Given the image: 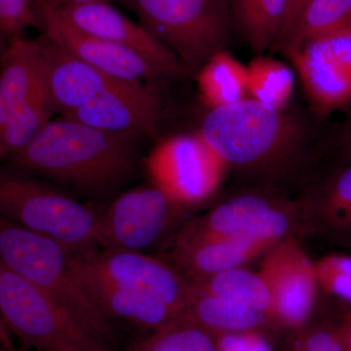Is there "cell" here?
I'll return each mask as SVG.
<instances>
[{
  "instance_id": "1",
  "label": "cell",
  "mask_w": 351,
  "mask_h": 351,
  "mask_svg": "<svg viewBox=\"0 0 351 351\" xmlns=\"http://www.w3.org/2000/svg\"><path fill=\"white\" fill-rule=\"evenodd\" d=\"M140 138L62 117L48 122L9 161L69 191L97 197L112 193L136 174Z\"/></svg>"
},
{
  "instance_id": "2",
  "label": "cell",
  "mask_w": 351,
  "mask_h": 351,
  "mask_svg": "<svg viewBox=\"0 0 351 351\" xmlns=\"http://www.w3.org/2000/svg\"><path fill=\"white\" fill-rule=\"evenodd\" d=\"M0 263L40 288L101 341L112 336L110 318L88 292L73 255L61 245L1 217Z\"/></svg>"
},
{
  "instance_id": "3",
  "label": "cell",
  "mask_w": 351,
  "mask_h": 351,
  "mask_svg": "<svg viewBox=\"0 0 351 351\" xmlns=\"http://www.w3.org/2000/svg\"><path fill=\"white\" fill-rule=\"evenodd\" d=\"M2 218L56 242L76 258L103 250L99 217L63 191L25 177L0 178Z\"/></svg>"
},
{
  "instance_id": "4",
  "label": "cell",
  "mask_w": 351,
  "mask_h": 351,
  "mask_svg": "<svg viewBox=\"0 0 351 351\" xmlns=\"http://www.w3.org/2000/svg\"><path fill=\"white\" fill-rule=\"evenodd\" d=\"M141 25L174 53L186 73H197L225 49L232 19L230 0H126Z\"/></svg>"
},
{
  "instance_id": "5",
  "label": "cell",
  "mask_w": 351,
  "mask_h": 351,
  "mask_svg": "<svg viewBox=\"0 0 351 351\" xmlns=\"http://www.w3.org/2000/svg\"><path fill=\"white\" fill-rule=\"evenodd\" d=\"M0 69V156L10 160L50 121L54 108L36 39L11 41Z\"/></svg>"
},
{
  "instance_id": "6",
  "label": "cell",
  "mask_w": 351,
  "mask_h": 351,
  "mask_svg": "<svg viewBox=\"0 0 351 351\" xmlns=\"http://www.w3.org/2000/svg\"><path fill=\"white\" fill-rule=\"evenodd\" d=\"M198 133L226 166L267 162L294 137L292 124L282 110L251 98L212 108Z\"/></svg>"
},
{
  "instance_id": "7",
  "label": "cell",
  "mask_w": 351,
  "mask_h": 351,
  "mask_svg": "<svg viewBox=\"0 0 351 351\" xmlns=\"http://www.w3.org/2000/svg\"><path fill=\"white\" fill-rule=\"evenodd\" d=\"M2 322L38 351L71 346H103V341L71 311L31 281L0 263Z\"/></svg>"
},
{
  "instance_id": "8",
  "label": "cell",
  "mask_w": 351,
  "mask_h": 351,
  "mask_svg": "<svg viewBox=\"0 0 351 351\" xmlns=\"http://www.w3.org/2000/svg\"><path fill=\"white\" fill-rule=\"evenodd\" d=\"M152 184L182 206L199 204L218 191L226 168L199 133L164 138L145 159Z\"/></svg>"
},
{
  "instance_id": "9",
  "label": "cell",
  "mask_w": 351,
  "mask_h": 351,
  "mask_svg": "<svg viewBox=\"0 0 351 351\" xmlns=\"http://www.w3.org/2000/svg\"><path fill=\"white\" fill-rule=\"evenodd\" d=\"M182 208L152 182L129 189L98 214L103 249L154 255Z\"/></svg>"
},
{
  "instance_id": "10",
  "label": "cell",
  "mask_w": 351,
  "mask_h": 351,
  "mask_svg": "<svg viewBox=\"0 0 351 351\" xmlns=\"http://www.w3.org/2000/svg\"><path fill=\"white\" fill-rule=\"evenodd\" d=\"M76 260L104 280L149 295L180 313H186L195 295V281L174 263L152 254L103 249Z\"/></svg>"
},
{
  "instance_id": "11",
  "label": "cell",
  "mask_w": 351,
  "mask_h": 351,
  "mask_svg": "<svg viewBox=\"0 0 351 351\" xmlns=\"http://www.w3.org/2000/svg\"><path fill=\"white\" fill-rule=\"evenodd\" d=\"M292 226L290 213L276 201L257 195L234 196L182 228L174 246L219 239L276 245L290 237Z\"/></svg>"
},
{
  "instance_id": "12",
  "label": "cell",
  "mask_w": 351,
  "mask_h": 351,
  "mask_svg": "<svg viewBox=\"0 0 351 351\" xmlns=\"http://www.w3.org/2000/svg\"><path fill=\"white\" fill-rule=\"evenodd\" d=\"M258 274L271 297L270 319L301 327L313 313L318 283L315 263L292 237L265 252Z\"/></svg>"
},
{
  "instance_id": "13",
  "label": "cell",
  "mask_w": 351,
  "mask_h": 351,
  "mask_svg": "<svg viewBox=\"0 0 351 351\" xmlns=\"http://www.w3.org/2000/svg\"><path fill=\"white\" fill-rule=\"evenodd\" d=\"M36 27L73 56L122 82L149 83L164 76L136 51L85 34L64 20L49 0H36Z\"/></svg>"
},
{
  "instance_id": "14",
  "label": "cell",
  "mask_w": 351,
  "mask_h": 351,
  "mask_svg": "<svg viewBox=\"0 0 351 351\" xmlns=\"http://www.w3.org/2000/svg\"><path fill=\"white\" fill-rule=\"evenodd\" d=\"M152 85L120 82L62 117L110 133L152 137L161 112L160 98Z\"/></svg>"
},
{
  "instance_id": "15",
  "label": "cell",
  "mask_w": 351,
  "mask_h": 351,
  "mask_svg": "<svg viewBox=\"0 0 351 351\" xmlns=\"http://www.w3.org/2000/svg\"><path fill=\"white\" fill-rule=\"evenodd\" d=\"M55 8L80 31L136 51L164 76H179L186 73L174 53L159 43L142 25L127 18L110 2H90Z\"/></svg>"
},
{
  "instance_id": "16",
  "label": "cell",
  "mask_w": 351,
  "mask_h": 351,
  "mask_svg": "<svg viewBox=\"0 0 351 351\" xmlns=\"http://www.w3.org/2000/svg\"><path fill=\"white\" fill-rule=\"evenodd\" d=\"M48 96L62 115L82 107L122 80H115L73 56L41 34L36 38Z\"/></svg>"
},
{
  "instance_id": "17",
  "label": "cell",
  "mask_w": 351,
  "mask_h": 351,
  "mask_svg": "<svg viewBox=\"0 0 351 351\" xmlns=\"http://www.w3.org/2000/svg\"><path fill=\"white\" fill-rule=\"evenodd\" d=\"M73 258L88 292L110 320L119 318L142 329L156 332L186 313L149 295L108 282L84 269L75 256Z\"/></svg>"
},
{
  "instance_id": "18",
  "label": "cell",
  "mask_w": 351,
  "mask_h": 351,
  "mask_svg": "<svg viewBox=\"0 0 351 351\" xmlns=\"http://www.w3.org/2000/svg\"><path fill=\"white\" fill-rule=\"evenodd\" d=\"M274 245L258 240L219 239L174 246L172 262L197 282L219 272L241 267L265 255Z\"/></svg>"
},
{
  "instance_id": "19",
  "label": "cell",
  "mask_w": 351,
  "mask_h": 351,
  "mask_svg": "<svg viewBox=\"0 0 351 351\" xmlns=\"http://www.w3.org/2000/svg\"><path fill=\"white\" fill-rule=\"evenodd\" d=\"M311 103L323 112L351 103V75L336 62L307 46L285 51Z\"/></svg>"
},
{
  "instance_id": "20",
  "label": "cell",
  "mask_w": 351,
  "mask_h": 351,
  "mask_svg": "<svg viewBox=\"0 0 351 351\" xmlns=\"http://www.w3.org/2000/svg\"><path fill=\"white\" fill-rule=\"evenodd\" d=\"M196 80L201 98L211 110L248 98L247 68L225 49L207 60L196 73Z\"/></svg>"
},
{
  "instance_id": "21",
  "label": "cell",
  "mask_w": 351,
  "mask_h": 351,
  "mask_svg": "<svg viewBox=\"0 0 351 351\" xmlns=\"http://www.w3.org/2000/svg\"><path fill=\"white\" fill-rule=\"evenodd\" d=\"M232 24L250 47L263 52L276 46L285 20V0H230Z\"/></svg>"
},
{
  "instance_id": "22",
  "label": "cell",
  "mask_w": 351,
  "mask_h": 351,
  "mask_svg": "<svg viewBox=\"0 0 351 351\" xmlns=\"http://www.w3.org/2000/svg\"><path fill=\"white\" fill-rule=\"evenodd\" d=\"M195 294L214 295L239 302L269 318L272 302L260 274L243 267L219 272L195 282Z\"/></svg>"
},
{
  "instance_id": "23",
  "label": "cell",
  "mask_w": 351,
  "mask_h": 351,
  "mask_svg": "<svg viewBox=\"0 0 351 351\" xmlns=\"http://www.w3.org/2000/svg\"><path fill=\"white\" fill-rule=\"evenodd\" d=\"M186 314L214 334L258 331L267 318L239 302L200 294H195Z\"/></svg>"
},
{
  "instance_id": "24",
  "label": "cell",
  "mask_w": 351,
  "mask_h": 351,
  "mask_svg": "<svg viewBox=\"0 0 351 351\" xmlns=\"http://www.w3.org/2000/svg\"><path fill=\"white\" fill-rule=\"evenodd\" d=\"M315 215L328 237L351 248V163L328 182Z\"/></svg>"
},
{
  "instance_id": "25",
  "label": "cell",
  "mask_w": 351,
  "mask_h": 351,
  "mask_svg": "<svg viewBox=\"0 0 351 351\" xmlns=\"http://www.w3.org/2000/svg\"><path fill=\"white\" fill-rule=\"evenodd\" d=\"M246 68L248 98L283 110L294 91L292 69L278 60L263 56L252 60Z\"/></svg>"
},
{
  "instance_id": "26",
  "label": "cell",
  "mask_w": 351,
  "mask_h": 351,
  "mask_svg": "<svg viewBox=\"0 0 351 351\" xmlns=\"http://www.w3.org/2000/svg\"><path fill=\"white\" fill-rule=\"evenodd\" d=\"M351 25V0H309L294 31L281 46L284 51L302 46Z\"/></svg>"
},
{
  "instance_id": "27",
  "label": "cell",
  "mask_w": 351,
  "mask_h": 351,
  "mask_svg": "<svg viewBox=\"0 0 351 351\" xmlns=\"http://www.w3.org/2000/svg\"><path fill=\"white\" fill-rule=\"evenodd\" d=\"M136 351H219L216 335L184 313L152 336Z\"/></svg>"
},
{
  "instance_id": "28",
  "label": "cell",
  "mask_w": 351,
  "mask_h": 351,
  "mask_svg": "<svg viewBox=\"0 0 351 351\" xmlns=\"http://www.w3.org/2000/svg\"><path fill=\"white\" fill-rule=\"evenodd\" d=\"M320 288L351 304V256L331 254L315 263Z\"/></svg>"
},
{
  "instance_id": "29",
  "label": "cell",
  "mask_w": 351,
  "mask_h": 351,
  "mask_svg": "<svg viewBox=\"0 0 351 351\" xmlns=\"http://www.w3.org/2000/svg\"><path fill=\"white\" fill-rule=\"evenodd\" d=\"M36 0H0V29L2 36L15 40L25 27H36Z\"/></svg>"
},
{
  "instance_id": "30",
  "label": "cell",
  "mask_w": 351,
  "mask_h": 351,
  "mask_svg": "<svg viewBox=\"0 0 351 351\" xmlns=\"http://www.w3.org/2000/svg\"><path fill=\"white\" fill-rule=\"evenodd\" d=\"M302 45L330 58L351 75V25Z\"/></svg>"
},
{
  "instance_id": "31",
  "label": "cell",
  "mask_w": 351,
  "mask_h": 351,
  "mask_svg": "<svg viewBox=\"0 0 351 351\" xmlns=\"http://www.w3.org/2000/svg\"><path fill=\"white\" fill-rule=\"evenodd\" d=\"M343 332L320 330L308 335L299 351H346Z\"/></svg>"
},
{
  "instance_id": "32",
  "label": "cell",
  "mask_w": 351,
  "mask_h": 351,
  "mask_svg": "<svg viewBox=\"0 0 351 351\" xmlns=\"http://www.w3.org/2000/svg\"><path fill=\"white\" fill-rule=\"evenodd\" d=\"M285 20H284L280 38L276 44V46H279V47H281L285 43L289 36L294 31L295 25H297L298 21L301 17L302 11H304V7H306L309 0H285Z\"/></svg>"
},
{
  "instance_id": "33",
  "label": "cell",
  "mask_w": 351,
  "mask_h": 351,
  "mask_svg": "<svg viewBox=\"0 0 351 351\" xmlns=\"http://www.w3.org/2000/svg\"><path fill=\"white\" fill-rule=\"evenodd\" d=\"M250 332H221L216 335L219 351H247Z\"/></svg>"
},
{
  "instance_id": "34",
  "label": "cell",
  "mask_w": 351,
  "mask_h": 351,
  "mask_svg": "<svg viewBox=\"0 0 351 351\" xmlns=\"http://www.w3.org/2000/svg\"><path fill=\"white\" fill-rule=\"evenodd\" d=\"M247 351H272L271 346L267 339L258 331L250 332V343Z\"/></svg>"
},
{
  "instance_id": "35",
  "label": "cell",
  "mask_w": 351,
  "mask_h": 351,
  "mask_svg": "<svg viewBox=\"0 0 351 351\" xmlns=\"http://www.w3.org/2000/svg\"><path fill=\"white\" fill-rule=\"evenodd\" d=\"M55 7L77 5V4L90 3V2H110L112 0H49Z\"/></svg>"
},
{
  "instance_id": "36",
  "label": "cell",
  "mask_w": 351,
  "mask_h": 351,
  "mask_svg": "<svg viewBox=\"0 0 351 351\" xmlns=\"http://www.w3.org/2000/svg\"><path fill=\"white\" fill-rule=\"evenodd\" d=\"M343 339H345L346 351H351V313L346 314L345 323H343Z\"/></svg>"
},
{
  "instance_id": "37",
  "label": "cell",
  "mask_w": 351,
  "mask_h": 351,
  "mask_svg": "<svg viewBox=\"0 0 351 351\" xmlns=\"http://www.w3.org/2000/svg\"><path fill=\"white\" fill-rule=\"evenodd\" d=\"M48 351H105L103 346H66V348H57V350Z\"/></svg>"
},
{
  "instance_id": "38",
  "label": "cell",
  "mask_w": 351,
  "mask_h": 351,
  "mask_svg": "<svg viewBox=\"0 0 351 351\" xmlns=\"http://www.w3.org/2000/svg\"><path fill=\"white\" fill-rule=\"evenodd\" d=\"M298 351H299V350H298Z\"/></svg>"
}]
</instances>
